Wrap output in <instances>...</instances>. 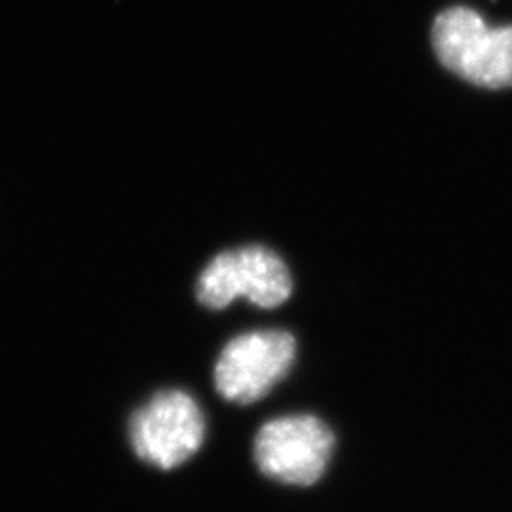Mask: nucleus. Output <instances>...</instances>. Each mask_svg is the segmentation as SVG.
<instances>
[{"mask_svg": "<svg viewBox=\"0 0 512 512\" xmlns=\"http://www.w3.org/2000/svg\"><path fill=\"white\" fill-rule=\"evenodd\" d=\"M293 294V275L268 247L247 245L215 256L198 277L196 296L209 310H224L239 298L272 310Z\"/></svg>", "mask_w": 512, "mask_h": 512, "instance_id": "f257e3e1", "label": "nucleus"}, {"mask_svg": "<svg viewBox=\"0 0 512 512\" xmlns=\"http://www.w3.org/2000/svg\"><path fill=\"white\" fill-rule=\"evenodd\" d=\"M440 63L484 88L512 86V27L492 29L469 8H450L433 25Z\"/></svg>", "mask_w": 512, "mask_h": 512, "instance_id": "f03ea898", "label": "nucleus"}, {"mask_svg": "<svg viewBox=\"0 0 512 512\" xmlns=\"http://www.w3.org/2000/svg\"><path fill=\"white\" fill-rule=\"evenodd\" d=\"M205 439V418L192 395L179 389L156 393L129 420V442L137 458L162 471L194 458Z\"/></svg>", "mask_w": 512, "mask_h": 512, "instance_id": "7ed1b4c3", "label": "nucleus"}, {"mask_svg": "<svg viewBox=\"0 0 512 512\" xmlns=\"http://www.w3.org/2000/svg\"><path fill=\"white\" fill-rule=\"evenodd\" d=\"M296 359V338L285 330H255L232 338L215 365L220 397L236 404L264 399L287 378Z\"/></svg>", "mask_w": 512, "mask_h": 512, "instance_id": "20e7f679", "label": "nucleus"}, {"mask_svg": "<svg viewBox=\"0 0 512 512\" xmlns=\"http://www.w3.org/2000/svg\"><path fill=\"white\" fill-rule=\"evenodd\" d=\"M334 433L311 414L281 416L260 427L255 461L262 475L289 486H311L329 467Z\"/></svg>", "mask_w": 512, "mask_h": 512, "instance_id": "39448f33", "label": "nucleus"}]
</instances>
